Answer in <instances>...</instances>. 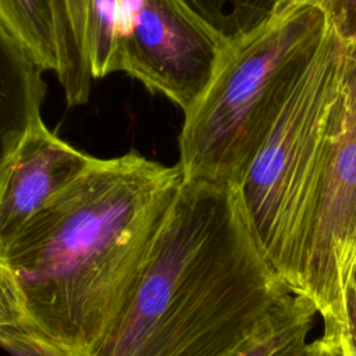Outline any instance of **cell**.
<instances>
[{"label":"cell","mask_w":356,"mask_h":356,"mask_svg":"<svg viewBox=\"0 0 356 356\" xmlns=\"http://www.w3.org/2000/svg\"><path fill=\"white\" fill-rule=\"evenodd\" d=\"M120 0H86L85 50L93 79L114 72Z\"/></svg>","instance_id":"cell-12"},{"label":"cell","mask_w":356,"mask_h":356,"mask_svg":"<svg viewBox=\"0 0 356 356\" xmlns=\"http://www.w3.org/2000/svg\"><path fill=\"white\" fill-rule=\"evenodd\" d=\"M0 328L28 330L26 316L15 281L0 260Z\"/></svg>","instance_id":"cell-15"},{"label":"cell","mask_w":356,"mask_h":356,"mask_svg":"<svg viewBox=\"0 0 356 356\" xmlns=\"http://www.w3.org/2000/svg\"><path fill=\"white\" fill-rule=\"evenodd\" d=\"M95 161L53 134L42 118L35 122L0 177V256L22 225Z\"/></svg>","instance_id":"cell-7"},{"label":"cell","mask_w":356,"mask_h":356,"mask_svg":"<svg viewBox=\"0 0 356 356\" xmlns=\"http://www.w3.org/2000/svg\"><path fill=\"white\" fill-rule=\"evenodd\" d=\"M316 313V307L306 298L298 312L284 325H281L275 332L266 337L260 342L254 343L239 356H274L288 345L299 339H305L313 325Z\"/></svg>","instance_id":"cell-13"},{"label":"cell","mask_w":356,"mask_h":356,"mask_svg":"<svg viewBox=\"0 0 356 356\" xmlns=\"http://www.w3.org/2000/svg\"><path fill=\"white\" fill-rule=\"evenodd\" d=\"M345 317L342 321L343 339L349 356H356V288L348 285L345 299Z\"/></svg>","instance_id":"cell-18"},{"label":"cell","mask_w":356,"mask_h":356,"mask_svg":"<svg viewBox=\"0 0 356 356\" xmlns=\"http://www.w3.org/2000/svg\"><path fill=\"white\" fill-rule=\"evenodd\" d=\"M182 181L138 152L96 159L0 256L28 330L68 356H97L132 299Z\"/></svg>","instance_id":"cell-1"},{"label":"cell","mask_w":356,"mask_h":356,"mask_svg":"<svg viewBox=\"0 0 356 356\" xmlns=\"http://www.w3.org/2000/svg\"><path fill=\"white\" fill-rule=\"evenodd\" d=\"M350 56L352 43L328 25L264 143L232 185L264 257L292 293Z\"/></svg>","instance_id":"cell-4"},{"label":"cell","mask_w":356,"mask_h":356,"mask_svg":"<svg viewBox=\"0 0 356 356\" xmlns=\"http://www.w3.org/2000/svg\"><path fill=\"white\" fill-rule=\"evenodd\" d=\"M42 70L0 19V177L25 134L40 120Z\"/></svg>","instance_id":"cell-8"},{"label":"cell","mask_w":356,"mask_h":356,"mask_svg":"<svg viewBox=\"0 0 356 356\" xmlns=\"http://www.w3.org/2000/svg\"><path fill=\"white\" fill-rule=\"evenodd\" d=\"M306 343V338L305 339H299V341H296V342H293V343H291V345H288L286 348H284V349H281L280 352H277L274 356H291L296 349H299L300 346H303Z\"/></svg>","instance_id":"cell-20"},{"label":"cell","mask_w":356,"mask_h":356,"mask_svg":"<svg viewBox=\"0 0 356 356\" xmlns=\"http://www.w3.org/2000/svg\"><path fill=\"white\" fill-rule=\"evenodd\" d=\"M228 43L182 0H120L114 72L138 79L185 114Z\"/></svg>","instance_id":"cell-6"},{"label":"cell","mask_w":356,"mask_h":356,"mask_svg":"<svg viewBox=\"0 0 356 356\" xmlns=\"http://www.w3.org/2000/svg\"><path fill=\"white\" fill-rule=\"evenodd\" d=\"M320 1L321 0H278L273 10L271 17H275V18L284 17L303 4H318L320 6Z\"/></svg>","instance_id":"cell-19"},{"label":"cell","mask_w":356,"mask_h":356,"mask_svg":"<svg viewBox=\"0 0 356 356\" xmlns=\"http://www.w3.org/2000/svg\"><path fill=\"white\" fill-rule=\"evenodd\" d=\"M349 284L356 288V260H355V264H353V268H352V274H350V281H349Z\"/></svg>","instance_id":"cell-21"},{"label":"cell","mask_w":356,"mask_h":356,"mask_svg":"<svg viewBox=\"0 0 356 356\" xmlns=\"http://www.w3.org/2000/svg\"><path fill=\"white\" fill-rule=\"evenodd\" d=\"M0 349L10 356H68L39 334L15 328H0Z\"/></svg>","instance_id":"cell-14"},{"label":"cell","mask_w":356,"mask_h":356,"mask_svg":"<svg viewBox=\"0 0 356 356\" xmlns=\"http://www.w3.org/2000/svg\"><path fill=\"white\" fill-rule=\"evenodd\" d=\"M227 42L267 21L278 0H182Z\"/></svg>","instance_id":"cell-11"},{"label":"cell","mask_w":356,"mask_h":356,"mask_svg":"<svg viewBox=\"0 0 356 356\" xmlns=\"http://www.w3.org/2000/svg\"><path fill=\"white\" fill-rule=\"evenodd\" d=\"M303 346H305V345H303ZM303 346H300L299 349H296V350H295V352H293L291 356H299V353H300V350H302V348H303Z\"/></svg>","instance_id":"cell-22"},{"label":"cell","mask_w":356,"mask_h":356,"mask_svg":"<svg viewBox=\"0 0 356 356\" xmlns=\"http://www.w3.org/2000/svg\"><path fill=\"white\" fill-rule=\"evenodd\" d=\"M356 260V53L352 49L293 295L307 298L321 317H345L346 288Z\"/></svg>","instance_id":"cell-5"},{"label":"cell","mask_w":356,"mask_h":356,"mask_svg":"<svg viewBox=\"0 0 356 356\" xmlns=\"http://www.w3.org/2000/svg\"><path fill=\"white\" fill-rule=\"evenodd\" d=\"M58 68L56 76L68 106L85 104L92 74L85 50L86 0H53Z\"/></svg>","instance_id":"cell-9"},{"label":"cell","mask_w":356,"mask_h":356,"mask_svg":"<svg viewBox=\"0 0 356 356\" xmlns=\"http://www.w3.org/2000/svg\"><path fill=\"white\" fill-rule=\"evenodd\" d=\"M299 356H349L343 339L342 323L325 318L323 335L310 343H305Z\"/></svg>","instance_id":"cell-17"},{"label":"cell","mask_w":356,"mask_h":356,"mask_svg":"<svg viewBox=\"0 0 356 356\" xmlns=\"http://www.w3.org/2000/svg\"><path fill=\"white\" fill-rule=\"evenodd\" d=\"M0 19L42 71L58 68L53 0H0Z\"/></svg>","instance_id":"cell-10"},{"label":"cell","mask_w":356,"mask_h":356,"mask_svg":"<svg viewBox=\"0 0 356 356\" xmlns=\"http://www.w3.org/2000/svg\"><path fill=\"white\" fill-rule=\"evenodd\" d=\"M305 299L264 257L232 185L182 178L97 356H239Z\"/></svg>","instance_id":"cell-2"},{"label":"cell","mask_w":356,"mask_h":356,"mask_svg":"<svg viewBox=\"0 0 356 356\" xmlns=\"http://www.w3.org/2000/svg\"><path fill=\"white\" fill-rule=\"evenodd\" d=\"M328 25L318 4H303L284 17H270L228 43L209 86L184 114L178 136L184 179L238 182Z\"/></svg>","instance_id":"cell-3"},{"label":"cell","mask_w":356,"mask_h":356,"mask_svg":"<svg viewBox=\"0 0 356 356\" xmlns=\"http://www.w3.org/2000/svg\"><path fill=\"white\" fill-rule=\"evenodd\" d=\"M320 7L339 38L356 40V0H321Z\"/></svg>","instance_id":"cell-16"}]
</instances>
